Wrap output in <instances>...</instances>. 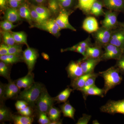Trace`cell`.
<instances>
[{
  "mask_svg": "<svg viewBox=\"0 0 124 124\" xmlns=\"http://www.w3.org/2000/svg\"><path fill=\"white\" fill-rule=\"evenodd\" d=\"M84 30L89 33H93L99 28L98 23L95 17H87L84 20L82 26Z\"/></svg>",
  "mask_w": 124,
  "mask_h": 124,
  "instance_id": "cell-16",
  "label": "cell"
},
{
  "mask_svg": "<svg viewBox=\"0 0 124 124\" xmlns=\"http://www.w3.org/2000/svg\"><path fill=\"white\" fill-rule=\"evenodd\" d=\"M31 0L36 3V4L41 5L44 4L47 0Z\"/></svg>",
  "mask_w": 124,
  "mask_h": 124,
  "instance_id": "cell-50",
  "label": "cell"
},
{
  "mask_svg": "<svg viewBox=\"0 0 124 124\" xmlns=\"http://www.w3.org/2000/svg\"><path fill=\"white\" fill-rule=\"evenodd\" d=\"M23 57L27 66L28 73H31L38 58V52L35 49L27 46V48L23 51Z\"/></svg>",
  "mask_w": 124,
  "mask_h": 124,
  "instance_id": "cell-8",
  "label": "cell"
},
{
  "mask_svg": "<svg viewBox=\"0 0 124 124\" xmlns=\"http://www.w3.org/2000/svg\"><path fill=\"white\" fill-rule=\"evenodd\" d=\"M112 30L102 26L97 31L93 33V36L95 41V45L103 47L109 44L112 33Z\"/></svg>",
  "mask_w": 124,
  "mask_h": 124,
  "instance_id": "cell-4",
  "label": "cell"
},
{
  "mask_svg": "<svg viewBox=\"0 0 124 124\" xmlns=\"http://www.w3.org/2000/svg\"><path fill=\"white\" fill-rule=\"evenodd\" d=\"M4 17L5 20L12 23L16 22L22 20L18 10L17 8L11 7L6 9Z\"/></svg>",
  "mask_w": 124,
  "mask_h": 124,
  "instance_id": "cell-20",
  "label": "cell"
},
{
  "mask_svg": "<svg viewBox=\"0 0 124 124\" xmlns=\"http://www.w3.org/2000/svg\"><path fill=\"white\" fill-rule=\"evenodd\" d=\"M17 0L18 1H19V2H20V3H22V2L23 0Z\"/></svg>",
  "mask_w": 124,
  "mask_h": 124,
  "instance_id": "cell-55",
  "label": "cell"
},
{
  "mask_svg": "<svg viewBox=\"0 0 124 124\" xmlns=\"http://www.w3.org/2000/svg\"><path fill=\"white\" fill-rule=\"evenodd\" d=\"M12 120L15 124H31L33 119L30 116H13Z\"/></svg>",
  "mask_w": 124,
  "mask_h": 124,
  "instance_id": "cell-28",
  "label": "cell"
},
{
  "mask_svg": "<svg viewBox=\"0 0 124 124\" xmlns=\"http://www.w3.org/2000/svg\"><path fill=\"white\" fill-rule=\"evenodd\" d=\"M5 86L4 85L0 82V101H2L4 99H5Z\"/></svg>",
  "mask_w": 124,
  "mask_h": 124,
  "instance_id": "cell-47",
  "label": "cell"
},
{
  "mask_svg": "<svg viewBox=\"0 0 124 124\" xmlns=\"http://www.w3.org/2000/svg\"><path fill=\"white\" fill-rule=\"evenodd\" d=\"M16 43L18 44H25L28 46L26 33L23 31L11 32Z\"/></svg>",
  "mask_w": 124,
  "mask_h": 124,
  "instance_id": "cell-30",
  "label": "cell"
},
{
  "mask_svg": "<svg viewBox=\"0 0 124 124\" xmlns=\"http://www.w3.org/2000/svg\"><path fill=\"white\" fill-rule=\"evenodd\" d=\"M81 59L76 62L71 61L66 68L68 77L72 80L83 75L84 73L80 65Z\"/></svg>",
  "mask_w": 124,
  "mask_h": 124,
  "instance_id": "cell-11",
  "label": "cell"
},
{
  "mask_svg": "<svg viewBox=\"0 0 124 124\" xmlns=\"http://www.w3.org/2000/svg\"><path fill=\"white\" fill-rule=\"evenodd\" d=\"M96 121H97V120H95L93 121V124H99V123L98 122V121H97V122H96Z\"/></svg>",
  "mask_w": 124,
  "mask_h": 124,
  "instance_id": "cell-54",
  "label": "cell"
},
{
  "mask_svg": "<svg viewBox=\"0 0 124 124\" xmlns=\"http://www.w3.org/2000/svg\"><path fill=\"white\" fill-rule=\"evenodd\" d=\"M20 89L16 84L15 82L10 81L8 84L6 85V99H8L15 97L18 94Z\"/></svg>",
  "mask_w": 124,
  "mask_h": 124,
  "instance_id": "cell-21",
  "label": "cell"
},
{
  "mask_svg": "<svg viewBox=\"0 0 124 124\" xmlns=\"http://www.w3.org/2000/svg\"><path fill=\"white\" fill-rule=\"evenodd\" d=\"M8 46L6 44H1L0 46V56L8 54Z\"/></svg>",
  "mask_w": 124,
  "mask_h": 124,
  "instance_id": "cell-46",
  "label": "cell"
},
{
  "mask_svg": "<svg viewBox=\"0 0 124 124\" xmlns=\"http://www.w3.org/2000/svg\"><path fill=\"white\" fill-rule=\"evenodd\" d=\"M102 112L115 115L120 113L124 115V99L118 101L109 100L100 108Z\"/></svg>",
  "mask_w": 124,
  "mask_h": 124,
  "instance_id": "cell-5",
  "label": "cell"
},
{
  "mask_svg": "<svg viewBox=\"0 0 124 124\" xmlns=\"http://www.w3.org/2000/svg\"><path fill=\"white\" fill-rule=\"evenodd\" d=\"M103 51L102 47L95 45L89 46L86 49L85 55L82 59L83 60L89 58H101Z\"/></svg>",
  "mask_w": 124,
  "mask_h": 124,
  "instance_id": "cell-18",
  "label": "cell"
},
{
  "mask_svg": "<svg viewBox=\"0 0 124 124\" xmlns=\"http://www.w3.org/2000/svg\"><path fill=\"white\" fill-rule=\"evenodd\" d=\"M103 3L110 10L124 13V0H103Z\"/></svg>",
  "mask_w": 124,
  "mask_h": 124,
  "instance_id": "cell-15",
  "label": "cell"
},
{
  "mask_svg": "<svg viewBox=\"0 0 124 124\" xmlns=\"http://www.w3.org/2000/svg\"><path fill=\"white\" fill-rule=\"evenodd\" d=\"M109 44L124 49V31L121 28L113 31Z\"/></svg>",
  "mask_w": 124,
  "mask_h": 124,
  "instance_id": "cell-14",
  "label": "cell"
},
{
  "mask_svg": "<svg viewBox=\"0 0 124 124\" xmlns=\"http://www.w3.org/2000/svg\"><path fill=\"white\" fill-rule=\"evenodd\" d=\"M61 111L58 108L53 106L49 109L47 114L49 119L51 121H55L59 120Z\"/></svg>",
  "mask_w": 124,
  "mask_h": 124,
  "instance_id": "cell-33",
  "label": "cell"
},
{
  "mask_svg": "<svg viewBox=\"0 0 124 124\" xmlns=\"http://www.w3.org/2000/svg\"><path fill=\"white\" fill-rule=\"evenodd\" d=\"M18 112L21 115L31 116L32 113L31 106L23 100H18L15 104Z\"/></svg>",
  "mask_w": 124,
  "mask_h": 124,
  "instance_id": "cell-19",
  "label": "cell"
},
{
  "mask_svg": "<svg viewBox=\"0 0 124 124\" xmlns=\"http://www.w3.org/2000/svg\"><path fill=\"white\" fill-rule=\"evenodd\" d=\"M54 101V98L50 96L46 89L44 87L36 102L37 110L39 113L44 112L47 114L49 109L53 106Z\"/></svg>",
  "mask_w": 124,
  "mask_h": 124,
  "instance_id": "cell-3",
  "label": "cell"
},
{
  "mask_svg": "<svg viewBox=\"0 0 124 124\" xmlns=\"http://www.w3.org/2000/svg\"><path fill=\"white\" fill-rule=\"evenodd\" d=\"M69 12L67 11L66 9L61 8L58 15L55 20L61 29H69L75 31L76 29L69 23Z\"/></svg>",
  "mask_w": 124,
  "mask_h": 124,
  "instance_id": "cell-10",
  "label": "cell"
},
{
  "mask_svg": "<svg viewBox=\"0 0 124 124\" xmlns=\"http://www.w3.org/2000/svg\"><path fill=\"white\" fill-rule=\"evenodd\" d=\"M118 25L120 28H121L124 31V22H118Z\"/></svg>",
  "mask_w": 124,
  "mask_h": 124,
  "instance_id": "cell-52",
  "label": "cell"
},
{
  "mask_svg": "<svg viewBox=\"0 0 124 124\" xmlns=\"http://www.w3.org/2000/svg\"><path fill=\"white\" fill-rule=\"evenodd\" d=\"M48 8L51 13L54 14L59 13L61 8L57 0H49Z\"/></svg>",
  "mask_w": 124,
  "mask_h": 124,
  "instance_id": "cell-36",
  "label": "cell"
},
{
  "mask_svg": "<svg viewBox=\"0 0 124 124\" xmlns=\"http://www.w3.org/2000/svg\"><path fill=\"white\" fill-rule=\"evenodd\" d=\"M97 0H78V7L85 14H90L92 5Z\"/></svg>",
  "mask_w": 124,
  "mask_h": 124,
  "instance_id": "cell-26",
  "label": "cell"
},
{
  "mask_svg": "<svg viewBox=\"0 0 124 124\" xmlns=\"http://www.w3.org/2000/svg\"><path fill=\"white\" fill-rule=\"evenodd\" d=\"M97 73L94 72L93 73L84 74L75 79L72 80L71 86L72 87L73 90H79L84 86L86 81L89 78L96 75Z\"/></svg>",
  "mask_w": 124,
  "mask_h": 124,
  "instance_id": "cell-17",
  "label": "cell"
},
{
  "mask_svg": "<svg viewBox=\"0 0 124 124\" xmlns=\"http://www.w3.org/2000/svg\"><path fill=\"white\" fill-rule=\"evenodd\" d=\"M33 26V27L46 31L56 36H59L60 31L62 30L56 22L55 19H49L41 23H36Z\"/></svg>",
  "mask_w": 124,
  "mask_h": 124,
  "instance_id": "cell-7",
  "label": "cell"
},
{
  "mask_svg": "<svg viewBox=\"0 0 124 124\" xmlns=\"http://www.w3.org/2000/svg\"><path fill=\"white\" fill-rule=\"evenodd\" d=\"M37 13L45 20L49 19L51 12L48 8L41 5L33 6H32Z\"/></svg>",
  "mask_w": 124,
  "mask_h": 124,
  "instance_id": "cell-29",
  "label": "cell"
},
{
  "mask_svg": "<svg viewBox=\"0 0 124 124\" xmlns=\"http://www.w3.org/2000/svg\"><path fill=\"white\" fill-rule=\"evenodd\" d=\"M42 55L43 58L45 60H49V55L46 54L45 53H42Z\"/></svg>",
  "mask_w": 124,
  "mask_h": 124,
  "instance_id": "cell-51",
  "label": "cell"
},
{
  "mask_svg": "<svg viewBox=\"0 0 124 124\" xmlns=\"http://www.w3.org/2000/svg\"><path fill=\"white\" fill-rule=\"evenodd\" d=\"M62 121H51L50 124H62Z\"/></svg>",
  "mask_w": 124,
  "mask_h": 124,
  "instance_id": "cell-53",
  "label": "cell"
},
{
  "mask_svg": "<svg viewBox=\"0 0 124 124\" xmlns=\"http://www.w3.org/2000/svg\"><path fill=\"white\" fill-rule=\"evenodd\" d=\"M116 60L115 66L118 69L120 73L124 75V54L119 59Z\"/></svg>",
  "mask_w": 124,
  "mask_h": 124,
  "instance_id": "cell-41",
  "label": "cell"
},
{
  "mask_svg": "<svg viewBox=\"0 0 124 124\" xmlns=\"http://www.w3.org/2000/svg\"><path fill=\"white\" fill-rule=\"evenodd\" d=\"M91 116L86 114H84L82 117L78 121L77 124H87L91 119Z\"/></svg>",
  "mask_w": 124,
  "mask_h": 124,
  "instance_id": "cell-44",
  "label": "cell"
},
{
  "mask_svg": "<svg viewBox=\"0 0 124 124\" xmlns=\"http://www.w3.org/2000/svg\"><path fill=\"white\" fill-rule=\"evenodd\" d=\"M8 2L10 7L14 8L19 7L21 3L17 0H8Z\"/></svg>",
  "mask_w": 124,
  "mask_h": 124,
  "instance_id": "cell-48",
  "label": "cell"
},
{
  "mask_svg": "<svg viewBox=\"0 0 124 124\" xmlns=\"http://www.w3.org/2000/svg\"><path fill=\"white\" fill-rule=\"evenodd\" d=\"M12 116L13 115H11L9 109L4 105H0V121L1 122H4L12 120Z\"/></svg>",
  "mask_w": 124,
  "mask_h": 124,
  "instance_id": "cell-31",
  "label": "cell"
},
{
  "mask_svg": "<svg viewBox=\"0 0 124 124\" xmlns=\"http://www.w3.org/2000/svg\"><path fill=\"white\" fill-rule=\"evenodd\" d=\"M8 64L1 61L0 62V75L7 79L9 78L10 69Z\"/></svg>",
  "mask_w": 124,
  "mask_h": 124,
  "instance_id": "cell-37",
  "label": "cell"
},
{
  "mask_svg": "<svg viewBox=\"0 0 124 124\" xmlns=\"http://www.w3.org/2000/svg\"><path fill=\"white\" fill-rule=\"evenodd\" d=\"M23 52L22 48L20 45H15L8 46V54L20 56Z\"/></svg>",
  "mask_w": 124,
  "mask_h": 124,
  "instance_id": "cell-38",
  "label": "cell"
},
{
  "mask_svg": "<svg viewBox=\"0 0 124 124\" xmlns=\"http://www.w3.org/2000/svg\"><path fill=\"white\" fill-rule=\"evenodd\" d=\"M60 107L64 117H69L75 120L74 115L76 110L70 104L69 101L64 102V104L60 106Z\"/></svg>",
  "mask_w": 124,
  "mask_h": 124,
  "instance_id": "cell-22",
  "label": "cell"
},
{
  "mask_svg": "<svg viewBox=\"0 0 124 124\" xmlns=\"http://www.w3.org/2000/svg\"><path fill=\"white\" fill-rule=\"evenodd\" d=\"M44 88L41 83L34 82L31 86L20 92L18 98L26 102L30 106H33L36 105Z\"/></svg>",
  "mask_w": 124,
  "mask_h": 124,
  "instance_id": "cell-2",
  "label": "cell"
},
{
  "mask_svg": "<svg viewBox=\"0 0 124 124\" xmlns=\"http://www.w3.org/2000/svg\"><path fill=\"white\" fill-rule=\"evenodd\" d=\"M18 11L21 18L26 19L29 22L31 21L32 19L31 17L30 9L27 4L24 3L20 5Z\"/></svg>",
  "mask_w": 124,
  "mask_h": 124,
  "instance_id": "cell-25",
  "label": "cell"
},
{
  "mask_svg": "<svg viewBox=\"0 0 124 124\" xmlns=\"http://www.w3.org/2000/svg\"><path fill=\"white\" fill-rule=\"evenodd\" d=\"M99 73V76L104 79V86L103 89L105 92V95L109 90L120 84L122 82V77L119 75L118 69L115 66Z\"/></svg>",
  "mask_w": 124,
  "mask_h": 124,
  "instance_id": "cell-1",
  "label": "cell"
},
{
  "mask_svg": "<svg viewBox=\"0 0 124 124\" xmlns=\"http://www.w3.org/2000/svg\"><path fill=\"white\" fill-rule=\"evenodd\" d=\"M99 76V73H97L96 75L89 78L85 82L84 86L79 91L81 93L85 92L91 86L95 85V82L96 78Z\"/></svg>",
  "mask_w": 124,
  "mask_h": 124,
  "instance_id": "cell-35",
  "label": "cell"
},
{
  "mask_svg": "<svg viewBox=\"0 0 124 124\" xmlns=\"http://www.w3.org/2000/svg\"><path fill=\"white\" fill-rule=\"evenodd\" d=\"M2 34L5 44L8 46H11L14 45L16 43L11 32L4 31L2 32Z\"/></svg>",
  "mask_w": 124,
  "mask_h": 124,
  "instance_id": "cell-34",
  "label": "cell"
},
{
  "mask_svg": "<svg viewBox=\"0 0 124 124\" xmlns=\"http://www.w3.org/2000/svg\"><path fill=\"white\" fill-rule=\"evenodd\" d=\"M103 48L104 50L101 57L102 61L110 59L117 60L124 54V49L110 44H108Z\"/></svg>",
  "mask_w": 124,
  "mask_h": 124,
  "instance_id": "cell-6",
  "label": "cell"
},
{
  "mask_svg": "<svg viewBox=\"0 0 124 124\" xmlns=\"http://www.w3.org/2000/svg\"><path fill=\"white\" fill-rule=\"evenodd\" d=\"M60 8H68L73 5L74 0H57Z\"/></svg>",
  "mask_w": 124,
  "mask_h": 124,
  "instance_id": "cell-42",
  "label": "cell"
},
{
  "mask_svg": "<svg viewBox=\"0 0 124 124\" xmlns=\"http://www.w3.org/2000/svg\"><path fill=\"white\" fill-rule=\"evenodd\" d=\"M16 26L17 25L13 24V23L6 20L1 21L0 23L1 28L4 31H10L12 29L15 28Z\"/></svg>",
  "mask_w": 124,
  "mask_h": 124,
  "instance_id": "cell-40",
  "label": "cell"
},
{
  "mask_svg": "<svg viewBox=\"0 0 124 124\" xmlns=\"http://www.w3.org/2000/svg\"><path fill=\"white\" fill-rule=\"evenodd\" d=\"M103 2L98 0L95 1L91 6L90 14L97 17L104 15L105 12L103 9Z\"/></svg>",
  "mask_w": 124,
  "mask_h": 124,
  "instance_id": "cell-24",
  "label": "cell"
},
{
  "mask_svg": "<svg viewBox=\"0 0 124 124\" xmlns=\"http://www.w3.org/2000/svg\"><path fill=\"white\" fill-rule=\"evenodd\" d=\"M102 60L101 58L81 59V66L84 73L87 74L94 72L95 67Z\"/></svg>",
  "mask_w": 124,
  "mask_h": 124,
  "instance_id": "cell-12",
  "label": "cell"
},
{
  "mask_svg": "<svg viewBox=\"0 0 124 124\" xmlns=\"http://www.w3.org/2000/svg\"><path fill=\"white\" fill-rule=\"evenodd\" d=\"M73 90V89H71L69 87H68L61 92L57 96L54 98V100L58 103L65 102L67 101L71 93Z\"/></svg>",
  "mask_w": 124,
  "mask_h": 124,
  "instance_id": "cell-27",
  "label": "cell"
},
{
  "mask_svg": "<svg viewBox=\"0 0 124 124\" xmlns=\"http://www.w3.org/2000/svg\"><path fill=\"white\" fill-rule=\"evenodd\" d=\"M28 77V74L24 77L21 78L16 80L15 82L16 84L19 89L22 88L23 86Z\"/></svg>",
  "mask_w": 124,
  "mask_h": 124,
  "instance_id": "cell-45",
  "label": "cell"
},
{
  "mask_svg": "<svg viewBox=\"0 0 124 124\" xmlns=\"http://www.w3.org/2000/svg\"><path fill=\"white\" fill-rule=\"evenodd\" d=\"M30 11L32 20L35 21L36 23H41L46 20L41 16L32 7L30 8Z\"/></svg>",
  "mask_w": 124,
  "mask_h": 124,
  "instance_id": "cell-39",
  "label": "cell"
},
{
  "mask_svg": "<svg viewBox=\"0 0 124 124\" xmlns=\"http://www.w3.org/2000/svg\"><path fill=\"white\" fill-rule=\"evenodd\" d=\"M83 97L85 100L88 95H97L103 97L105 95V92L103 89L98 88L95 85L91 86L85 92L82 93Z\"/></svg>",
  "mask_w": 124,
  "mask_h": 124,
  "instance_id": "cell-23",
  "label": "cell"
},
{
  "mask_svg": "<svg viewBox=\"0 0 124 124\" xmlns=\"http://www.w3.org/2000/svg\"><path fill=\"white\" fill-rule=\"evenodd\" d=\"M19 56L14 54H8L0 56L1 61L7 64H11L20 62Z\"/></svg>",
  "mask_w": 124,
  "mask_h": 124,
  "instance_id": "cell-32",
  "label": "cell"
},
{
  "mask_svg": "<svg viewBox=\"0 0 124 124\" xmlns=\"http://www.w3.org/2000/svg\"><path fill=\"white\" fill-rule=\"evenodd\" d=\"M118 12L108 10L104 13V18L102 22V26L107 29L112 30L119 27L117 17Z\"/></svg>",
  "mask_w": 124,
  "mask_h": 124,
  "instance_id": "cell-9",
  "label": "cell"
},
{
  "mask_svg": "<svg viewBox=\"0 0 124 124\" xmlns=\"http://www.w3.org/2000/svg\"><path fill=\"white\" fill-rule=\"evenodd\" d=\"M92 45L90 42V39L89 38L85 40L79 42L76 45L69 48L62 49L61 51L64 52L67 51H72L77 52L82 54L84 57L85 55L87 48Z\"/></svg>",
  "mask_w": 124,
  "mask_h": 124,
  "instance_id": "cell-13",
  "label": "cell"
},
{
  "mask_svg": "<svg viewBox=\"0 0 124 124\" xmlns=\"http://www.w3.org/2000/svg\"><path fill=\"white\" fill-rule=\"evenodd\" d=\"M46 113L42 112L39 113L38 122L40 124H50L51 121L49 119L48 117L47 116Z\"/></svg>",
  "mask_w": 124,
  "mask_h": 124,
  "instance_id": "cell-43",
  "label": "cell"
},
{
  "mask_svg": "<svg viewBox=\"0 0 124 124\" xmlns=\"http://www.w3.org/2000/svg\"><path fill=\"white\" fill-rule=\"evenodd\" d=\"M7 0H0V8L1 10L6 9Z\"/></svg>",
  "mask_w": 124,
  "mask_h": 124,
  "instance_id": "cell-49",
  "label": "cell"
}]
</instances>
